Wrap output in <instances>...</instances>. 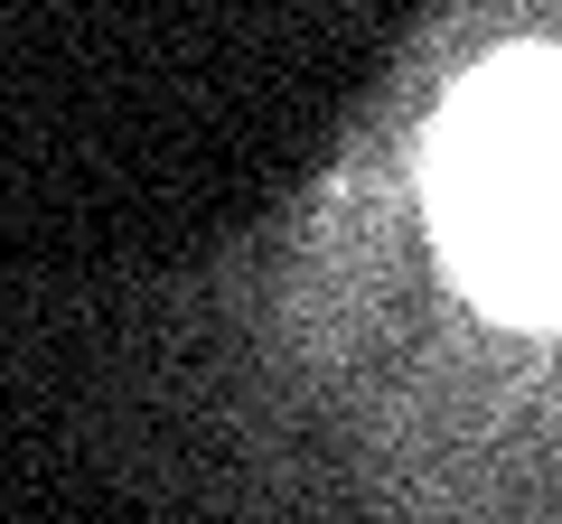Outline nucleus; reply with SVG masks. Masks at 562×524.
Returning a JSON list of instances; mask_svg holds the SVG:
<instances>
[{
	"mask_svg": "<svg viewBox=\"0 0 562 524\" xmlns=\"http://www.w3.org/2000/svg\"><path fill=\"white\" fill-rule=\"evenodd\" d=\"M244 338L338 524H562V0H441Z\"/></svg>",
	"mask_w": 562,
	"mask_h": 524,
	"instance_id": "obj_1",
	"label": "nucleus"
}]
</instances>
